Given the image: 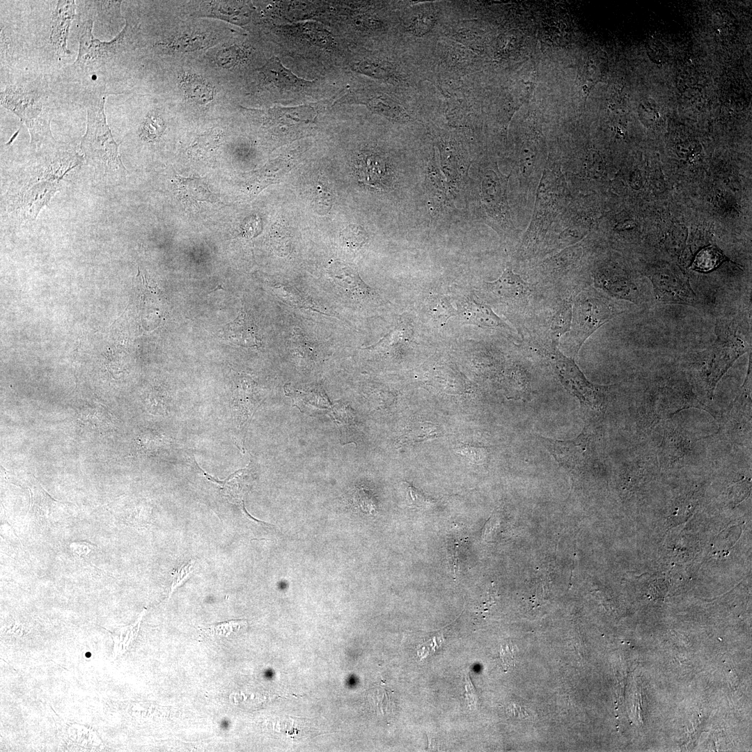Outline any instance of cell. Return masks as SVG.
Returning a JSON list of instances; mask_svg holds the SVG:
<instances>
[{
  "mask_svg": "<svg viewBox=\"0 0 752 752\" xmlns=\"http://www.w3.org/2000/svg\"><path fill=\"white\" fill-rule=\"evenodd\" d=\"M84 156L64 144L36 152L7 192L8 207L23 221H33L63 184L70 171L81 164Z\"/></svg>",
  "mask_w": 752,
  "mask_h": 752,
  "instance_id": "cell-1",
  "label": "cell"
},
{
  "mask_svg": "<svg viewBox=\"0 0 752 752\" xmlns=\"http://www.w3.org/2000/svg\"><path fill=\"white\" fill-rule=\"evenodd\" d=\"M105 97L95 95L87 103L86 133L81 140V150L87 164L94 171V180L104 187L118 185L125 180L127 170L118 152V146L107 123Z\"/></svg>",
  "mask_w": 752,
  "mask_h": 752,
  "instance_id": "cell-2",
  "label": "cell"
},
{
  "mask_svg": "<svg viewBox=\"0 0 752 752\" xmlns=\"http://www.w3.org/2000/svg\"><path fill=\"white\" fill-rule=\"evenodd\" d=\"M0 102L27 127L36 152L57 143L50 130L47 89L41 79L8 85L1 91Z\"/></svg>",
  "mask_w": 752,
  "mask_h": 752,
  "instance_id": "cell-3",
  "label": "cell"
},
{
  "mask_svg": "<svg viewBox=\"0 0 752 752\" xmlns=\"http://www.w3.org/2000/svg\"><path fill=\"white\" fill-rule=\"evenodd\" d=\"M93 19L82 22L79 39V50L72 66L80 76L97 79L109 70L117 56L125 49L128 23L111 40L101 41L93 34Z\"/></svg>",
  "mask_w": 752,
  "mask_h": 752,
  "instance_id": "cell-4",
  "label": "cell"
},
{
  "mask_svg": "<svg viewBox=\"0 0 752 752\" xmlns=\"http://www.w3.org/2000/svg\"><path fill=\"white\" fill-rule=\"evenodd\" d=\"M545 354L561 383L579 401L587 414L601 413L604 408L606 387L590 382L574 359L563 355L556 346L547 350Z\"/></svg>",
  "mask_w": 752,
  "mask_h": 752,
  "instance_id": "cell-5",
  "label": "cell"
},
{
  "mask_svg": "<svg viewBox=\"0 0 752 752\" xmlns=\"http://www.w3.org/2000/svg\"><path fill=\"white\" fill-rule=\"evenodd\" d=\"M620 312L595 291L584 292L574 302L567 345L576 355L586 339Z\"/></svg>",
  "mask_w": 752,
  "mask_h": 752,
  "instance_id": "cell-6",
  "label": "cell"
},
{
  "mask_svg": "<svg viewBox=\"0 0 752 752\" xmlns=\"http://www.w3.org/2000/svg\"><path fill=\"white\" fill-rule=\"evenodd\" d=\"M716 329V339L705 350L702 368V376L710 393L733 363L747 350L744 341L730 328L717 325Z\"/></svg>",
  "mask_w": 752,
  "mask_h": 752,
  "instance_id": "cell-7",
  "label": "cell"
},
{
  "mask_svg": "<svg viewBox=\"0 0 752 752\" xmlns=\"http://www.w3.org/2000/svg\"><path fill=\"white\" fill-rule=\"evenodd\" d=\"M510 175H503L496 166L485 170L481 180V203L487 220L493 227L506 233L515 230L507 200Z\"/></svg>",
  "mask_w": 752,
  "mask_h": 752,
  "instance_id": "cell-8",
  "label": "cell"
},
{
  "mask_svg": "<svg viewBox=\"0 0 752 752\" xmlns=\"http://www.w3.org/2000/svg\"><path fill=\"white\" fill-rule=\"evenodd\" d=\"M592 434V429L587 425L577 437L572 439L558 440L538 434L535 437L559 464L575 474L581 472L591 463Z\"/></svg>",
  "mask_w": 752,
  "mask_h": 752,
  "instance_id": "cell-9",
  "label": "cell"
},
{
  "mask_svg": "<svg viewBox=\"0 0 752 752\" xmlns=\"http://www.w3.org/2000/svg\"><path fill=\"white\" fill-rule=\"evenodd\" d=\"M655 298L663 303L684 305L696 304V295L689 281L666 272L653 274L650 276Z\"/></svg>",
  "mask_w": 752,
  "mask_h": 752,
  "instance_id": "cell-10",
  "label": "cell"
},
{
  "mask_svg": "<svg viewBox=\"0 0 752 752\" xmlns=\"http://www.w3.org/2000/svg\"><path fill=\"white\" fill-rule=\"evenodd\" d=\"M75 1L58 0L52 11L49 42L58 56L70 54L67 39L70 24L75 17Z\"/></svg>",
  "mask_w": 752,
  "mask_h": 752,
  "instance_id": "cell-11",
  "label": "cell"
},
{
  "mask_svg": "<svg viewBox=\"0 0 752 752\" xmlns=\"http://www.w3.org/2000/svg\"><path fill=\"white\" fill-rule=\"evenodd\" d=\"M457 314L464 322L479 327L510 329L509 326L489 306L472 299L462 302Z\"/></svg>",
  "mask_w": 752,
  "mask_h": 752,
  "instance_id": "cell-12",
  "label": "cell"
},
{
  "mask_svg": "<svg viewBox=\"0 0 752 752\" xmlns=\"http://www.w3.org/2000/svg\"><path fill=\"white\" fill-rule=\"evenodd\" d=\"M329 273L337 284L357 299L374 300L376 297L375 292L363 281L358 273L347 265L335 263L329 267Z\"/></svg>",
  "mask_w": 752,
  "mask_h": 752,
  "instance_id": "cell-13",
  "label": "cell"
},
{
  "mask_svg": "<svg viewBox=\"0 0 752 752\" xmlns=\"http://www.w3.org/2000/svg\"><path fill=\"white\" fill-rule=\"evenodd\" d=\"M354 168L359 181L375 188L382 185L386 175V164L380 155L372 152H362L354 162Z\"/></svg>",
  "mask_w": 752,
  "mask_h": 752,
  "instance_id": "cell-14",
  "label": "cell"
},
{
  "mask_svg": "<svg viewBox=\"0 0 752 752\" xmlns=\"http://www.w3.org/2000/svg\"><path fill=\"white\" fill-rule=\"evenodd\" d=\"M489 291L496 298L504 301L522 299L527 292V285L522 279L515 274L510 265L494 281L487 282Z\"/></svg>",
  "mask_w": 752,
  "mask_h": 752,
  "instance_id": "cell-15",
  "label": "cell"
},
{
  "mask_svg": "<svg viewBox=\"0 0 752 752\" xmlns=\"http://www.w3.org/2000/svg\"><path fill=\"white\" fill-rule=\"evenodd\" d=\"M262 72L269 82L288 91L301 89L310 84V81L298 77L285 68L276 57L269 59L262 68Z\"/></svg>",
  "mask_w": 752,
  "mask_h": 752,
  "instance_id": "cell-16",
  "label": "cell"
},
{
  "mask_svg": "<svg viewBox=\"0 0 752 752\" xmlns=\"http://www.w3.org/2000/svg\"><path fill=\"white\" fill-rule=\"evenodd\" d=\"M28 489L31 496L28 515H31V517H34L37 519L47 521L51 517L54 508L63 502L52 498L33 476L29 480Z\"/></svg>",
  "mask_w": 752,
  "mask_h": 752,
  "instance_id": "cell-17",
  "label": "cell"
},
{
  "mask_svg": "<svg viewBox=\"0 0 752 752\" xmlns=\"http://www.w3.org/2000/svg\"><path fill=\"white\" fill-rule=\"evenodd\" d=\"M77 420L100 434L107 432L114 427L113 416L106 406L100 404L81 407L77 412Z\"/></svg>",
  "mask_w": 752,
  "mask_h": 752,
  "instance_id": "cell-18",
  "label": "cell"
},
{
  "mask_svg": "<svg viewBox=\"0 0 752 752\" xmlns=\"http://www.w3.org/2000/svg\"><path fill=\"white\" fill-rule=\"evenodd\" d=\"M179 193L182 202L190 206L198 202L217 201L216 196L209 189L203 180L197 178H183L177 175Z\"/></svg>",
  "mask_w": 752,
  "mask_h": 752,
  "instance_id": "cell-19",
  "label": "cell"
},
{
  "mask_svg": "<svg viewBox=\"0 0 752 752\" xmlns=\"http://www.w3.org/2000/svg\"><path fill=\"white\" fill-rule=\"evenodd\" d=\"M367 106L373 111L397 121H407L409 118L400 104L385 95L368 99Z\"/></svg>",
  "mask_w": 752,
  "mask_h": 752,
  "instance_id": "cell-20",
  "label": "cell"
},
{
  "mask_svg": "<svg viewBox=\"0 0 752 752\" xmlns=\"http://www.w3.org/2000/svg\"><path fill=\"white\" fill-rule=\"evenodd\" d=\"M727 258L722 251L714 245H709L702 249L696 256L691 269L700 272H708L716 269Z\"/></svg>",
  "mask_w": 752,
  "mask_h": 752,
  "instance_id": "cell-21",
  "label": "cell"
},
{
  "mask_svg": "<svg viewBox=\"0 0 752 752\" xmlns=\"http://www.w3.org/2000/svg\"><path fill=\"white\" fill-rule=\"evenodd\" d=\"M572 318V309L571 304H563L555 314L551 327L553 346L556 347L560 337L570 330Z\"/></svg>",
  "mask_w": 752,
  "mask_h": 752,
  "instance_id": "cell-22",
  "label": "cell"
},
{
  "mask_svg": "<svg viewBox=\"0 0 752 752\" xmlns=\"http://www.w3.org/2000/svg\"><path fill=\"white\" fill-rule=\"evenodd\" d=\"M428 305L430 315L439 324H444L451 317L457 315V311L446 297H434L429 301Z\"/></svg>",
  "mask_w": 752,
  "mask_h": 752,
  "instance_id": "cell-23",
  "label": "cell"
},
{
  "mask_svg": "<svg viewBox=\"0 0 752 752\" xmlns=\"http://www.w3.org/2000/svg\"><path fill=\"white\" fill-rule=\"evenodd\" d=\"M185 88L189 98L200 104H205L212 98V91L203 80L188 77L185 81Z\"/></svg>",
  "mask_w": 752,
  "mask_h": 752,
  "instance_id": "cell-24",
  "label": "cell"
},
{
  "mask_svg": "<svg viewBox=\"0 0 752 752\" xmlns=\"http://www.w3.org/2000/svg\"><path fill=\"white\" fill-rule=\"evenodd\" d=\"M276 290L277 295L290 306L317 310L315 304L295 288L283 285Z\"/></svg>",
  "mask_w": 752,
  "mask_h": 752,
  "instance_id": "cell-25",
  "label": "cell"
},
{
  "mask_svg": "<svg viewBox=\"0 0 752 752\" xmlns=\"http://www.w3.org/2000/svg\"><path fill=\"white\" fill-rule=\"evenodd\" d=\"M121 2V1H92L91 3L95 8L97 19L102 24H109L114 19L120 17Z\"/></svg>",
  "mask_w": 752,
  "mask_h": 752,
  "instance_id": "cell-26",
  "label": "cell"
},
{
  "mask_svg": "<svg viewBox=\"0 0 752 752\" xmlns=\"http://www.w3.org/2000/svg\"><path fill=\"white\" fill-rule=\"evenodd\" d=\"M164 126L162 118L155 112H150L143 121L140 136L144 141H151L161 136Z\"/></svg>",
  "mask_w": 752,
  "mask_h": 752,
  "instance_id": "cell-27",
  "label": "cell"
},
{
  "mask_svg": "<svg viewBox=\"0 0 752 752\" xmlns=\"http://www.w3.org/2000/svg\"><path fill=\"white\" fill-rule=\"evenodd\" d=\"M246 627L247 623L244 620H230L207 626L203 631L212 636H228L244 630Z\"/></svg>",
  "mask_w": 752,
  "mask_h": 752,
  "instance_id": "cell-28",
  "label": "cell"
},
{
  "mask_svg": "<svg viewBox=\"0 0 752 752\" xmlns=\"http://www.w3.org/2000/svg\"><path fill=\"white\" fill-rule=\"evenodd\" d=\"M143 614V612L139 619L132 625L120 628L117 633L113 636V641L118 642V647L116 650H117L119 653L125 652L127 647L132 642L136 636Z\"/></svg>",
  "mask_w": 752,
  "mask_h": 752,
  "instance_id": "cell-29",
  "label": "cell"
},
{
  "mask_svg": "<svg viewBox=\"0 0 752 752\" xmlns=\"http://www.w3.org/2000/svg\"><path fill=\"white\" fill-rule=\"evenodd\" d=\"M435 18L430 13H423L415 17L409 26V31L415 36L427 33L434 25Z\"/></svg>",
  "mask_w": 752,
  "mask_h": 752,
  "instance_id": "cell-30",
  "label": "cell"
},
{
  "mask_svg": "<svg viewBox=\"0 0 752 752\" xmlns=\"http://www.w3.org/2000/svg\"><path fill=\"white\" fill-rule=\"evenodd\" d=\"M342 234L344 242L354 248L361 246L367 240L366 233L358 226H349Z\"/></svg>",
  "mask_w": 752,
  "mask_h": 752,
  "instance_id": "cell-31",
  "label": "cell"
},
{
  "mask_svg": "<svg viewBox=\"0 0 752 752\" xmlns=\"http://www.w3.org/2000/svg\"><path fill=\"white\" fill-rule=\"evenodd\" d=\"M359 70L363 74L377 79H385L391 75L389 69L384 65L370 61L361 62L359 65Z\"/></svg>",
  "mask_w": 752,
  "mask_h": 752,
  "instance_id": "cell-32",
  "label": "cell"
},
{
  "mask_svg": "<svg viewBox=\"0 0 752 752\" xmlns=\"http://www.w3.org/2000/svg\"><path fill=\"white\" fill-rule=\"evenodd\" d=\"M405 489L407 503L411 506L423 508L430 507L434 504L433 501L426 498L409 483H405Z\"/></svg>",
  "mask_w": 752,
  "mask_h": 752,
  "instance_id": "cell-33",
  "label": "cell"
},
{
  "mask_svg": "<svg viewBox=\"0 0 752 752\" xmlns=\"http://www.w3.org/2000/svg\"><path fill=\"white\" fill-rule=\"evenodd\" d=\"M315 206L319 213H326L331 205V198L328 191L322 187H318L315 194Z\"/></svg>",
  "mask_w": 752,
  "mask_h": 752,
  "instance_id": "cell-34",
  "label": "cell"
},
{
  "mask_svg": "<svg viewBox=\"0 0 752 752\" xmlns=\"http://www.w3.org/2000/svg\"><path fill=\"white\" fill-rule=\"evenodd\" d=\"M69 549L71 554L77 558H85L97 549V546L84 541L72 542L70 543Z\"/></svg>",
  "mask_w": 752,
  "mask_h": 752,
  "instance_id": "cell-35",
  "label": "cell"
},
{
  "mask_svg": "<svg viewBox=\"0 0 752 752\" xmlns=\"http://www.w3.org/2000/svg\"><path fill=\"white\" fill-rule=\"evenodd\" d=\"M481 448H476V447L471 446H462L457 451L463 455L467 456L470 460L477 462L480 460L482 457H484L482 455H485L484 450L480 451Z\"/></svg>",
  "mask_w": 752,
  "mask_h": 752,
  "instance_id": "cell-36",
  "label": "cell"
},
{
  "mask_svg": "<svg viewBox=\"0 0 752 752\" xmlns=\"http://www.w3.org/2000/svg\"><path fill=\"white\" fill-rule=\"evenodd\" d=\"M191 567H192V563H187V565L183 566L182 567L179 569L178 571H175V574L174 576L173 582V584L171 586L172 591L175 588H177L178 586L181 584L183 579H185L187 577L188 574L191 572Z\"/></svg>",
  "mask_w": 752,
  "mask_h": 752,
  "instance_id": "cell-37",
  "label": "cell"
},
{
  "mask_svg": "<svg viewBox=\"0 0 752 752\" xmlns=\"http://www.w3.org/2000/svg\"><path fill=\"white\" fill-rule=\"evenodd\" d=\"M219 290H224V288L222 287V283H219L216 288H214L213 290H210L209 292V293H211L212 292H215V291Z\"/></svg>",
  "mask_w": 752,
  "mask_h": 752,
  "instance_id": "cell-38",
  "label": "cell"
}]
</instances>
